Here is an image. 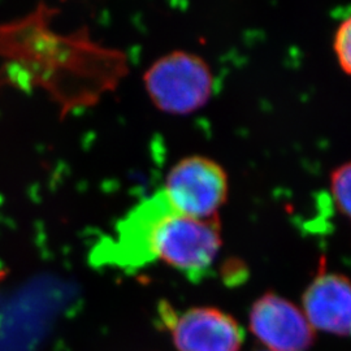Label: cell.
Masks as SVG:
<instances>
[{
	"label": "cell",
	"instance_id": "obj_1",
	"mask_svg": "<svg viewBox=\"0 0 351 351\" xmlns=\"http://www.w3.org/2000/svg\"><path fill=\"white\" fill-rule=\"evenodd\" d=\"M143 82L151 101L171 114L198 111L211 99L215 86L208 63L188 51H173L155 60Z\"/></svg>",
	"mask_w": 351,
	"mask_h": 351
},
{
	"label": "cell",
	"instance_id": "obj_2",
	"mask_svg": "<svg viewBox=\"0 0 351 351\" xmlns=\"http://www.w3.org/2000/svg\"><path fill=\"white\" fill-rule=\"evenodd\" d=\"M220 226L178 213L164 215L151 243L154 262L162 261L191 280H199L213 267L221 249Z\"/></svg>",
	"mask_w": 351,
	"mask_h": 351
},
{
	"label": "cell",
	"instance_id": "obj_3",
	"mask_svg": "<svg viewBox=\"0 0 351 351\" xmlns=\"http://www.w3.org/2000/svg\"><path fill=\"white\" fill-rule=\"evenodd\" d=\"M228 175L210 158L186 156L171 168L163 190L173 210L185 216L213 220L228 198Z\"/></svg>",
	"mask_w": 351,
	"mask_h": 351
},
{
	"label": "cell",
	"instance_id": "obj_4",
	"mask_svg": "<svg viewBox=\"0 0 351 351\" xmlns=\"http://www.w3.org/2000/svg\"><path fill=\"white\" fill-rule=\"evenodd\" d=\"M172 208L162 189L139 202L95 247L97 262L120 268H139L154 262L151 243L155 229Z\"/></svg>",
	"mask_w": 351,
	"mask_h": 351
},
{
	"label": "cell",
	"instance_id": "obj_5",
	"mask_svg": "<svg viewBox=\"0 0 351 351\" xmlns=\"http://www.w3.org/2000/svg\"><path fill=\"white\" fill-rule=\"evenodd\" d=\"M163 323L172 330L178 351H239L243 335L237 322L213 307L190 308L178 315L160 306Z\"/></svg>",
	"mask_w": 351,
	"mask_h": 351
},
{
	"label": "cell",
	"instance_id": "obj_6",
	"mask_svg": "<svg viewBox=\"0 0 351 351\" xmlns=\"http://www.w3.org/2000/svg\"><path fill=\"white\" fill-rule=\"evenodd\" d=\"M252 333L271 351H306L314 342V328L293 303L267 293L251 308Z\"/></svg>",
	"mask_w": 351,
	"mask_h": 351
},
{
	"label": "cell",
	"instance_id": "obj_7",
	"mask_svg": "<svg viewBox=\"0 0 351 351\" xmlns=\"http://www.w3.org/2000/svg\"><path fill=\"white\" fill-rule=\"evenodd\" d=\"M306 317L313 328L351 336V281L322 269L303 294Z\"/></svg>",
	"mask_w": 351,
	"mask_h": 351
},
{
	"label": "cell",
	"instance_id": "obj_8",
	"mask_svg": "<svg viewBox=\"0 0 351 351\" xmlns=\"http://www.w3.org/2000/svg\"><path fill=\"white\" fill-rule=\"evenodd\" d=\"M330 191L339 213L351 226V162L339 165L332 172Z\"/></svg>",
	"mask_w": 351,
	"mask_h": 351
},
{
	"label": "cell",
	"instance_id": "obj_9",
	"mask_svg": "<svg viewBox=\"0 0 351 351\" xmlns=\"http://www.w3.org/2000/svg\"><path fill=\"white\" fill-rule=\"evenodd\" d=\"M333 47L341 69L351 75V14L339 24Z\"/></svg>",
	"mask_w": 351,
	"mask_h": 351
}]
</instances>
